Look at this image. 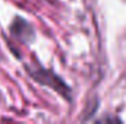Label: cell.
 Returning <instances> with one entry per match:
<instances>
[{"mask_svg":"<svg viewBox=\"0 0 126 124\" xmlns=\"http://www.w3.org/2000/svg\"><path fill=\"white\" fill-rule=\"evenodd\" d=\"M10 31L18 39H21L24 42H30L34 38V31H32L31 25L27 21H24L22 18H16L13 21V24L10 26Z\"/></svg>","mask_w":126,"mask_h":124,"instance_id":"cell-2","label":"cell"},{"mask_svg":"<svg viewBox=\"0 0 126 124\" xmlns=\"http://www.w3.org/2000/svg\"><path fill=\"white\" fill-rule=\"evenodd\" d=\"M27 70L30 72V74L32 76L34 80H37V82H40L41 85H46V86L54 89L56 92L60 93L66 101H70V99H72L69 86L63 82L57 74H54L51 70H46V69H43V67H40V66H37V67L27 66Z\"/></svg>","mask_w":126,"mask_h":124,"instance_id":"cell-1","label":"cell"}]
</instances>
